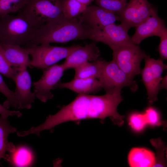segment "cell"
Segmentation results:
<instances>
[{"label":"cell","instance_id":"30bf717a","mask_svg":"<svg viewBox=\"0 0 167 167\" xmlns=\"http://www.w3.org/2000/svg\"><path fill=\"white\" fill-rule=\"evenodd\" d=\"M156 9L147 0H129L119 15L120 21L129 30L135 27Z\"/></svg>","mask_w":167,"mask_h":167},{"label":"cell","instance_id":"ba28073f","mask_svg":"<svg viewBox=\"0 0 167 167\" xmlns=\"http://www.w3.org/2000/svg\"><path fill=\"white\" fill-rule=\"evenodd\" d=\"M84 26L86 30V39L102 42L109 47L133 44L128 34L129 29L121 24H110L96 29Z\"/></svg>","mask_w":167,"mask_h":167},{"label":"cell","instance_id":"d6986e66","mask_svg":"<svg viewBox=\"0 0 167 167\" xmlns=\"http://www.w3.org/2000/svg\"><path fill=\"white\" fill-rule=\"evenodd\" d=\"M17 129L11 126L7 120V118L0 116V160L4 159L7 153L14 151L15 146L9 142L8 137L10 134L15 132Z\"/></svg>","mask_w":167,"mask_h":167},{"label":"cell","instance_id":"484cf974","mask_svg":"<svg viewBox=\"0 0 167 167\" xmlns=\"http://www.w3.org/2000/svg\"><path fill=\"white\" fill-rule=\"evenodd\" d=\"M0 92L6 98V100L3 105L8 109L11 106L15 108H18V102L15 96L14 91L8 87L0 74Z\"/></svg>","mask_w":167,"mask_h":167},{"label":"cell","instance_id":"7402d4cb","mask_svg":"<svg viewBox=\"0 0 167 167\" xmlns=\"http://www.w3.org/2000/svg\"><path fill=\"white\" fill-rule=\"evenodd\" d=\"M87 6L76 0H65L63 14L67 18H72L80 15Z\"/></svg>","mask_w":167,"mask_h":167},{"label":"cell","instance_id":"52a82bcc","mask_svg":"<svg viewBox=\"0 0 167 167\" xmlns=\"http://www.w3.org/2000/svg\"><path fill=\"white\" fill-rule=\"evenodd\" d=\"M113 60L119 67L133 79L140 74V64L146 55L137 45L134 44L113 46Z\"/></svg>","mask_w":167,"mask_h":167},{"label":"cell","instance_id":"7a4b0ae2","mask_svg":"<svg viewBox=\"0 0 167 167\" xmlns=\"http://www.w3.org/2000/svg\"><path fill=\"white\" fill-rule=\"evenodd\" d=\"M39 28L18 14L0 16V43L27 46Z\"/></svg>","mask_w":167,"mask_h":167},{"label":"cell","instance_id":"603a6c76","mask_svg":"<svg viewBox=\"0 0 167 167\" xmlns=\"http://www.w3.org/2000/svg\"><path fill=\"white\" fill-rule=\"evenodd\" d=\"M129 0H94L96 5L115 13L119 16Z\"/></svg>","mask_w":167,"mask_h":167},{"label":"cell","instance_id":"2e32d148","mask_svg":"<svg viewBox=\"0 0 167 167\" xmlns=\"http://www.w3.org/2000/svg\"><path fill=\"white\" fill-rule=\"evenodd\" d=\"M4 55L11 66L16 69L30 67L29 52L20 46L1 44Z\"/></svg>","mask_w":167,"mask_h":167},{"label":"cell","instance_id":"277c9868","mask_svg":"<svg viewBox=\"0 0 167 167\" xmlns=\"http://www.w3.org/2000/svg\"><path fill=\"white\" fill-rule=\"evenodd\" d=\"M65 0H28L18 14L40 27L63 14Z\"/></svg>","mask_w":167,"mask_h":167},{"label":"cell","instance_id":"f546056e","mask_svg":"<svg viewBox=\"0 0 167 167\" xmlns=\"http://www.w3.org/2000/svg\"><path fill=\"white\" fill-rule=\"evenodd\" d=\"M144 115L147 124L154 126L161 125L160 116L158 111L154 108L149 107L145 110Z\"/></svg>","mask_w":167,"mask_h":167},{"label":"cell","instance_id":"5b68a950","mask_svg":"<svg viewBox=\"0 0 167 167\" xmlns=\"http://www.w3.org/2000/svg\"><path fill=\"white\" fill-rule=\"evenodd\" d=\"M79 46L60 47L44 43L27 47L31 57L30 67L44 70L66 58Z\"/></svg>","mask_w":167,"mask_h":167},{"label":"cell","instance_id":"4316f807","mask_svg":"<svg viewBox=\"0 0 167 167\" xmlns=\"http://www.w3.org/2000/svg\"><path fill=\"white\" fill-rule=\"evenodd\" d=\"M151 144L155 148L156 152V156L153 167H165L166 161L165 156V151L166 147L160 139H152Z\"/></svg>","mask_w":167,"mask_h":167},{"label":"cell","instance_id":"7c38bea8","mask_svg":"<svg viewBox=\"0 0 167 167\" xmlns=\"http://www.w3.org/2000/svg\"><path fill=\"white\" fill-rule=\"evenodd\" d=\"M84 25L92 29L99 28L120 20L115 13L97 5L88 6L80 15Z\"/></svg>","mask_w":167,"mask_h":167},{"label":"cell","instance_id":"4fadbf2b","mask_svg":"<svg viewBox=\"0 0 167 167\" xmlns=\"http://www.w3.org/2000/svg\"><path fill=\"white\" fill-rule=\"evenodd\" d=\"M135 28V32L131 38L132 43L136 45L148 37H159L166 28L165 21L159 16L156 9Z\"/></svg>","mask_w":167,"mask_h":167},{"label":"cell","instance_id":"1f68e13d","mask_svg":"<svg viewBox=\"0 0 167 167\" xmlns=\"http://www.w3.org/2000/svg\"><path fill=\"white\" fill-rule=\"evenodd\" d=\"M0 115L7 118L9 116H16L18 118L22 116V113L19 111L10 110L0 104Z\"/></svg>","mask_w":167,"mask_h":167},{"label":"cell","instance_id":"ffe728a7","mask_svg":"<svg viewBox=\"0 0 167 167\" xmlns=\"http://www.w3.org/2000/svg\"><path fill=\"white\" fill-rule=\"evenodd\" d=\"M144 59V66L141 71L140 74L147 90L149 103L152 104L157 100L160 86L153 75L148 61L145 57Z\"/></svg>","mask_w":167,"mask_h":167},{"label":"cell","instance_id":"d4e9b609","mask_svg":"<svg viewBox=\"0 0 167 167\" xmlns=\"http://www.w3.org/2000/svg\"><path fill=\"white\" fill-rule=\"evenodd\" d=\"M145 58L148 61L153 75L160 86L162 79L161 75L163 71L167 69V65L160 59H155L150 57L149 55H146Z\"/></svg>","mask_w":167,"mask_h":167},{"label":"cell","instance_id":"ac0fdd59","mask_svg":"<svg viewBox=\"0 0 167 167\" xmlns=\"http://www.w3.org/2000/svg\"><path fill=\"white\" fill-rule=\"evenodd\" d=\"M128 159L130 167H153L155 164V157L154 154L149 150L134 148L129 152Z\"/></svg>","mask_w":167,"mask_h":167},{"label":"cell","instance_id":"f1b7e54d","mask_svg":"<svg viewBox=\"0 0 167 167\" xmlns=\"http://www.w3.org/2000/svg\"><path fill=\"white\" fill-rule=\"evenodd\" d=\"M147 124L144 114L134 113L129 117V125L136 131H141Z\"/></svg>","mask_w":167,"mask_h":167},{"label":"cell","instance_id":"44dd1931","mask_svg":"<svg viewBox=\"0 0 167 167\" xmlns=\"http://www.w3.org/2000/svg\"><path fill=\"white\" fill-rule=\"evenodd\" d=\"M105 60L99 58L95 61L85 62L75 68L74 78L99 79Z\"/></svg>","mask_w":167,"mask_h":167},{"label":"cell","instance_id":"d6a6232c","mask_svg":"<svg viewBox=\"0 0 167 167\" xmlns=\"http://www.w3.org/2000/svg\"><path fill=\"white\" fill-rule=\"evenodd\" d=\"M79 2L87 6L90 4L94 0H76Z\"/></svg>","mask_w":167,"mask_h":167},{"label":"cell","instance_id":"9a60e30c","mask_svg":"<svg viewBox=\"0 0 167 167\" xmlns=\"http://www.w3.org/2000/svg\"><path fill=\"white\" fill-rule=\"evenodd\" d=\"M56 88H67L79 94H91L96 93L101 89L100 82L95 78H74L70 82H60Z\"/></svg>","mask_w":167,"mask_h":167},{"label":"cell","instance_id":"8fae6325","mask_svg":"<svg viewBox=\"0 0 167 167\" xmlns=\"http://www.w3.org/2000/svg\"><path fill=\"white\" fill-rule=\"evenodd\" d=\"M17 70L13 80L15 85L14 92L18 103V108L29 109L36 97L34 92L31 91V77L27 67L17 69Z\"/></svg>","mask_w":167,"mask_h":167},{"label":"cell","instance_id":"4dcf8cb0","mask_svg":"<svg viewBox=\"0 0 167 167\" xmlns=\"http://www.w3.org/2000/svg\"><path fill=\"white\" fill-rule=\"evenodd\" d=\"M160 38V44L157 50L162 60L167 59V29H165L159 36Z\"/></svg>","mask_w":167,"mask_h":167},{"label":"cell","instance_id":"e0dca14e","mask_svg":"<svg viewBox=\"0 0 167 167\" xmlns=\"http://www.w3.org/2000/svg\"><path fill=\"white\" fill-rule=\"evenodd\" d=\"M4 160L15 166L27 167L33 163L34 156L28 147L20 145L15 147L14 151L7 153Z\"/></svg>","mask_w":167,"mask_h":167},{"label":"cell","instance_id":"9c48e42d","mask_svg":"<svg viewBox=\"0 0 167 167\" xmlns=\"http://www.w3.org/2000/svg\"><path fill=\"white\" fill-rule=\"evenodd\" d=\"M65 71L62 64H55L44 70L43 74L33 83L36 97L45 103L54 97L51 90L54 89Z\"/></svg>","mask_w":167,"mask_h":167},{"label":"cell","instance_id":"6da1fadb","mask_svg":"<svg viewBox=\"0 0 167 167\" xmlns=\"http://www.w3.org/2000/svg\"><path fill=\"white\" fill-rule=\"evenodd\" d=\"M86 39V28L80 15L67 18L62 14L40 27L34 38L27 47L44 43H63Z\"/></svg>","mask_w":167,"mask_h":167},{"label":"cell","instance_id":"5bb4252c","mask_svg":"<svg viewBox=\"0 0 167 167\" xmlns=\"http://www.w3.org/2000/svg\"><path fill=\"white\" fill-rule=\"evenodd\" d=\"M100 55L99 48L94 41L84 46H80L66 58L62 64L65 70L75 69L85 62L96 60Z\"/></svg>","mask_w":167,"mask_h":167},{"label":"cell","instance_id":"83f0119b","mask_svg":"<svg viewBox=\"0 0 167 167\" xmlns=\"http://www.w3.org/2000/svg\"><path fill=\"white\" fill-rule=\"evenodd\" d=\"M16 68L12 67L6 59L0 43V74L13 80L16 72Z\"/></svg>","mask_w":167,"mask_h":167},{"label":"cell","instance_id":"cb8c5ba5","mask_svg":"<svg viewBox=\"0 0 167 167\" xmlns=\"http://www.w3.org/2000/svg\"><path fill=\"white\" fill-rule=\"evenodd\" d=\"M28 0H0V16L18 12Z\"/></svg>","mask_w":167,"mask_h":167},{"label":"cell","instance_id":"8992f818","mask_svg":"<svg viewBox=\"0 0 167 167\" xmlns=\"http://www.w3.org/2000/svg\"><path fill=\"white\" fill-rule=\"evenodd\" d=\"M98 80L102 88L107 94L121 92L122 89L126 87L134 92L138 88L136 81L122 71L113 60L109 62L105 60Z\"/></svg>","mask_w":167,"mask_h":167},{"label":"cell","instance_id":"3957f363","mask_svg":"<svg viewBox=\"0 0 167 167\" xmlns=\"http://www.w3.org/2000/svg\"><path fill=\"white\" fill-rule=\"evenodd\" d=\"M96 100L97 95L78 94L71 103L51 115V122L57 126L68 121L97 118Z\"/></svg>","mask_w":167,"mask_h":167}]
</instances>
